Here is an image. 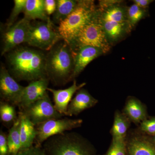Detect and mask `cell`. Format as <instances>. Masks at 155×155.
<instances>
[{"mask_svg": "<svg viewBox=\"0 0 155 155\" xmlns=\"http://www.w3.org/2000/svg\"><path fill=\"white\" fill-rule=\"evenodd\" d=\"M20 119L19 116L9 130L7 136L9 155H16L21 148L20 136Z\"/></svg>", "mask_w": 155, "mask_h": 155, "instance_id": "cell-22", "label": "cell"}, {"mask_svg": "<svg viewBox=\"0 0 155 155\" xmlns=\"http://www.w3.org/2000/svg\"><path fill=\"white\" fill-rule=\"evenodd\" d=\"M46 155H96L91 143L74 132L54 136L45 142Z\"/></svg>", "mask_w": 155, "mask_h": 155, "instance_id": "cell-3", "label": "cell"}, {"mask_svg": "<svg viewBox=\"0 0 155 155\" xmlns=\"http://www.w3.org/2000/svg\"><path fill=\"white\" fill-rule=\"evenodd\" d=\"M18 116L20 119V136L21 150L26 149L33 145L37 135L36 126L27 116L19 111Z\"/></svg>", "mask_w": 155, "mask_h": 155, "instance_id": "cell-15", "label": "cell"}, {"mask_svg": "<svg viewBox=\"0 0 155 155\" xmlns=\"http://www.w3.org/2000/svg\"><path fill=\"white\" fill-rule=\"evenodd\" d=\"M27 0H14V7L7 23V28L11 27L14 24L18 15L24 12Z\"/></svg>", "mask_w": 155, "mask_h": 155, "instance_id": "cell-26", "label": "cell"}, {"mask_svg": "<svg viewBox=\"0 0 155 155\" xmlns=\"http://www.w3.org/2000/svg\"><path fill=\"white\" fill-rule=\"evenodd\" d=\"M130 121L125 114L116 112L111 130L113 138L125 139L127 130L130 126Z\"/></svg>", "mask_w": 155, "mask_h": 155, "instance_id": "cell-21", "label": "cell"}, {"mask_svg": "<svg viewBox=\"0 0 155 155\" xmlns=\"http://www.w3.org/2000/svg\"><path fill=\"white\" fill-rule=\"evenodd\" d=\"M105 155H127L125 139L113 138L112 143Z\"/></svg>", "mask_w": 155, "mask_h": 155, "instance_id": "cell-25", "label": "cell"}, {"mask_svg": "<svg viewBox=\"0 0 155 155\" xmlns=\"http://www.w3.org/2000/svg\"><path fill=\"white\" fill-rule=\"evenodd\" d=\"M16 155H46L44 149L40 146H32V147L19 151Z\"/></svg>", "mask_w": 155, "mask_h": 155, "instance_id": "cell-28", "label": "cell"}, {"mask_svg": "<svg viewBox=\"0 0 155 155\" xmlns=\"http://www.w3.org/2000/svg\"><path fill=\"white\" fill-rule=\"evenodd\" d=\"M56 2L57 8L53 15V21L54 23L59 25L75 10L78 1L58 0Z\"/></svg>", "mask_w": 155, "mask_h": 155, "instance_id": "cell-20", "label": "cell"}, {"mask_svg": "<svg viewBox=\"0 0 155 155\" xmlns=\"http://www.w3.org/2000/svg\"><path fill=\"white\" fill-rule=\"evenodd\" d=\"M98 21L102 26L111 44L122 39L130 32L132 28L128 22L121 23L111 21H101L99 20Z\"/></svg>", "mask_w": 155, "mask_h": 155, "instance_id": "cell-17", "label": "cell"}, {"mask_svg": "<svg viewBox=\"0 0 155 155\" xmlns=\"http://www.w3.org/2000/svg\"><path fill=\"white\" fill-rule=\"evenodd\" d=\"M7 136L2 130L0 132V155H9Z\"/></svg>", "mask_w": 155, "mask_h": 155, "instance_id": "cell-29", "label": "cell"}, {"mask_svg": "<svg viewBox=\"0 0 155 155\" xmlns=\"http://www.w3.org/2000/svg\"><path fill=\"white\" fill-rule=\"evenodd\" d=\"M49 79L48 78L31 81L28 86L25 87L19 106L20 111L39 100L47 92Z\"/></svg>", "mask_w": 155, "mask_h": 155, "instance_id": "cell-11", "label": "cell"}, {"mask_svg": "<svg viewBox=\"0 0 155 155\" xmlns=\"http://www.w3.org/2000/svg\"><path fill=\"white\" fill-rule=\"evenodd\" d=\"M74 54V67L70 81L74 80L91 62L104 54L101 49L91 46L79 48Z\"/></svg>", "mask_w": 155, "mask_h": 155, "instance_id": "cell-12", "label": "cell"}, {"mask_svg": "<svg viewBox=\"0 0 155 155\" xmlns=\"http://www.w3.org/2000/svg\"><path fill=\"white\" fill-rule=\"evenodd\" d=\"M83 121L81 119L60 118L48 120L36 125L37 135L35 145L41 144L54 136L62 134L66 131L81 127Z\"/></svg>", "mask_w": 155, "mask_h": 155, "instance_id": "cell-7", "label": "cell"}, {"mask_svg": "<svg viewBox=\"0 0 155 155\" xmlns=\"http://www.w3.org/2000/svg\"><path fill=\"white\" fill-rule=\"evenodd\" d=\"M8 71L17 81L31 82L48 78L47 56L42 51L17 47L7 54Z\"/></svg>", "mask_w": 155, "mask_h": 155, "instance_id": "cell-1", "label": "cell"}, {"mask_svg": "<svg viewBox=\"0 0 155 155\" xmlns=\"http://www.w3.org/2000/svg\"><path fill=\"white\" fill-rule=\"evenodd\" d=\"M62 40L51 19L31 22L25 43L39 49L50 51Z\"/></svg>", "mask_w": 155, "mask_h": 155, "instance_id": "cell-6", "label": "cell"}, {"mask_svg": "<svg viewBox=\"0 0 155 155\" xmlns=\"http://www.w3.org/2000/svg\"><path fill=\"white\" fill-rule=\"evenodd\" d=\"M45 8L48 16L54 14L57 8V2L54 0H45Z\"/></svg>", "mask_w": 155, "mask_h": 155, "instance_id": "cell-30", "label": "cell"}, {"mask_svg": "<svg viewBox=\"0 0 155 155\" xmlns=\"http://www.w3.org/2000/svg\"><path fill=\"white\" fill-rule=\"evenodd\" d=\"M140 129L150 135H155V118L143 121L140 123Z\"/></svg>", "mask_w": 155, "mask_h": 155, "instance_id": "cell-27", "label": "cell"}, {"mask_svg": "<svg viewBox=\"0 0 155 155\" xmlns=\"http://www.w3.org/2000/svg\"><path fill=\"white\" fill-rule=\"evenodd\" d=\"M0 118L1 121L4 123L12 122L14 124L18 118L14 105L4 101H1Z\"/></svg>", "mask_w": 155, "mask_h": 155, "instance_id": "cell-23", "label": "cell"}, {"mask_svg": "<svg viewBox=\"0 0 155 155\" xmlns=\"http://www.w3.org/2000/svg\"><path fill=\"white\" fill-rule=\"evenodd\" d=\"M144 9L140 8L134 4L127 8V18L128 22L132 28L136 25L145 16Z\"/></svg>", "mask_w": 155, "mask_h": 155, "instance_id": "cell-24", "label": "cell"}, {"mask_svg": "<svg viewBox=\"0 0 155 155\" xmlns=\"http://www.w3.org/2000/svg\"><path fill=\"white\" fill-rule=\"evenodd\" d=\"M86 83L77 84L76 81L74 80L72 85L65 89L56 90L48 88V91L51 92L53 95L55 108L59 113L67 116V110L69 103L75 92L83 88Z\"/></svg>", "mask_w": 155, "mask_h": 155, "instance_id": "cell-13", "label": "cell"}, {"mask_svg": "<svg viewBox=\"0 0 155 155\" xmlns=\"http://www.w3.org/2000/svg\"><path fill=\"white\" fill-rule=\"evenodd\" d=\"M127 155H155V145L141 136H135L127 144Z\"/></svg>", "mask_w": 155, "mask_h": 155, "instance_id": "cell-16", "label": "cell"}, {"mask_svg": "<svg viewBox=\"0 0 155 155\" xmlns=\"http://www.w3.org/2000/svg\"><path fill=\"white\" fill-rule=\"evenodd\" d=\"M46 71L48 77L57 84L70 81L74 67V54L66 42L56 44L47 55Z\"/></svg>", "mask_w": 155, "mask_h": 155, "instance_id": "cell-2", "label": "cell"}, {"mask_svg": "<svg viewBox=\"0 0 155 155\" xmlns=\"http://www.w3.org/2000/svg\"><path fill=\"white\" fill-rule=\"evenodd\" d=\"M153 143L155 145V135L153 139Z\"/></svg>", "mask_w": 155, "mask_h": 155, "instance_id": "cell-32", "label": "cell"}, {"mask_svg": "<svg viewBox=\"0 0 155 155\" xmlns=\"http://www.w3.org/2000/svg\"><path fill=\"white\" fill-rule=\"evenodd\" d=\"M24 87L17 83L8 70L2 65L0 69V94L3 101L19 106Z\"/></svg>", "mask_w": 155, "mask_h": 155, "instance_id": "cell-10", "label": "cell"}, {"mask_svg": "<svg viewBox=\"0 0 155 155\" xmlns=\"http://www.w3.org/2000/svg\"><path fill=\"white\" fill-rule=\"evenodd\" d=\"M97 8L93 1H78L76 8L58 25L61 39L70 44L78 32L97 16Z\"/></svg>", "mask_w": 155, "mask_h": 155, "instance_id": "cell-4", "label": "cell"}, {"mask_svg": "<svg viewBox=\"0 0 155 155\" xmlns=\"http://www.w3.org/2000/svg\"><path fill=\"white\" fill-rule=\"evenodd\" d=\"M124 111V114L129 120L136 124H140L146 119L145 107L140 101L133 97L127 100Z\"/></svg>", "mask_w": 155, "mask_h": 155, "instance_id": "cell-18", "label": "cell"}, {"mask_svg": "<svg viewBox=\"0 0 155 155\" xmlns=\"http://www.w3.org/2000/svg\"><path fill=\"white\" fill-rule=\"evenodd\" d=\"M97 103V100L87 90L80 89L69 103L67 116H77L84 110L94 107Z\"/></svg>", "mask_w": 155, "mask_h": 155, "instance_id": "cell-14", "label": "cell"}, {"mask_svg": "<svg viewBox=\"0 0 155 155\" xmlns=\"http://www.w3.org/2000/svg\"><path fill=\"white\" fill-rule=\"evenodd\" d=\"M153 1L151 0H134V3L137 5L140 8L142 9H145L147 8L149 5Z\"/></svg>", "mask_w": 155, "mask_h": 155, "instance_id": "cell-31", "label": "cell"}, {"mask_svg": "<svg viewBox=\"0 0 155 155\" xmlns=\"http://www.w3.org/2000/svg\"><path fill=\"white\" fill-rule=\"evenodd\" d=\"M31 22L24 17L6 28L2 36V55L7 54L22 43H25Z\"/></svg>", "mask_w": 155, "mask_h": 155, "instance_id": "cell-9", "label": "cell"}, {"mask_svg": "<svg viewBox=\"0 0 155 155\" xmlns=\"http://www.w3.org/2000/svg\"><path fill=\"white\" fill-rule=\"evenodd\" d=\"M20 111L27 116L35 126L51 119H60L64 116L56 110L48 93L28 107Z\"/></svg>", "mask_w": 155, "mask_h": 155, "instance_id": "cell-8", "label": "cell"}, {"mask_svg": "<svg viewBox=\"0 0 155 155\" xmlns=\"http://www.w3.org/2000/svg\"><path fill=\"white\" fill-rule=\"evenodd\" d=\"M23 13L24 18L29 21L37 19L47 21L50 19L46 12L45 0H27Z\"/></svg>", "mask_w": 155, "mask_h": 155, "instance_id": "cell-19", "label": "cell"}, {"mask_svg": "<svg viewBox=\"0 0 155 155\" xmlns=\"http://www.w3.org/2000/svg\"><path fill=\"white\" fill-rule=\"evenodd\" d=\"M69 45L73 52L84 46L98 48L104 54L110 51L111 44L98 20L97 13L94 19L82 28Z\"/></svg>", "mask_w": 155, "mask_h": 155, "instance_id": "cell-5", "label": "cell"}]
</instances>
